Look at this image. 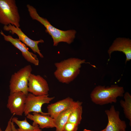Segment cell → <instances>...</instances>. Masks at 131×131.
Returning <instances> with one entry per match:
<instances>
[{
	"label": "cell",
	"instance_id": "6da1fadb",
	"mask_svg": "<svg viewBox=\"0 0 131 131\" xmlns=\"http://www.w3.org/2000/svg\"><path fill=\"white\" fill-rule=\"evenodd\" d=\"M26 6L32 19L37 21L45 27L46 32L51 36L53 39L54 46H57L61 42H65L69 44L73 42L76 33L75 30L63 31L55 28L47 19L40 16L34 7L29 4Z\"/></svg>",
	"mask_w": 131,
	"mask_h": 131
},
{
	"label": "cell",
	"instance_id": "7a4b0ae2",
	"mask_svg": "<svg viewBox=\"0 0 131 131\" xmlns=\"http://www.w3.org/2000/svg\"><path fill=\"white\" fill-rule=\"evenodd\" d=\"M85 59L71 57L54 65L56 69L55 77L60 82L68 84L73 81L80 74L82 65L86 63Z\"/></svg>",
	"mask_w": 131,
	"mask_h": 131
},
{
	"label": "cell",
	"instance_id": "3957f363",
	"mask_svg": "<svg viewBox=\"0 0 131 131\" xmlns=\"http://www.w3.org/2000/svg\"><path fill=\"white\" fill-rule=\"evenodd\" d=\"M124 90L123 87L117 85L110 86L98 85L91 91L90 98L95 104L102 105L112 103H116L118 97H123Z\"/></svg>",
	"mask_w": 131,
	"mask_h": 131
},
{
	"label": "cell",
	"instance_id": "277c9868",
	"mask_svg": "<svg viewBox=\"0 0 131 131\" xmlns=\"http://www.w3.org/2000/svg\"><path fill=\"white\" fill-rule=\"evenodd\" d=\"M20 16L15 0H0V23L20 26Z\"/></svg>",
	"mask_w": 131,
	"mask_h": 131
},
{
	"label": "cell",
	"instance_id": "5b68a950",
	"mask_svg": "<svg viewBox=\"0 0 131 131\" xmlns=\"http://www.w3.org/2000/svg\"><path fill=\"white\" fill-rule=\"evenodd\" d=\"M32 71L31 66L28 65L11 75L9 82L10 94L21 92L26 95L28 94V79Z\"/></svg>",
	"mask_w": 131,
	"mask_h": 131
},
{
	"label": "cell",
	"instance_id": "8992f818",
	"mask_svg": "<svg viewBox=\"0 0 131 131\" xmlns=\"http://www.w3.org/2000/svg\"><path fill=\"white\" fill-rule=\"evenodd\" d=\"M55 98L54 97H49V95L35 96L29 93L26 96L24 113L27 115L31 112H36L44 115H49L47 113L43 112L42 105L48 104Z\"/></svg>",
	"mask_w": 131,
	"mask_h": 131
},
{
	"label": "cell",
	"instance_id": "52a82bcc",
	"mask_svg": "<svg viewBox=\"0 0 131 131\" xmlns=\"http://www.w3.org/2000/svg\"><path fill=\"white\" fill-rule=\"evenodd\" d=\"M49 88L48 83L40 75L32 74L28 80V91L35 96L48 94Z\"/></svg>",
	"mask_w": 131,
	"mask_h": 131
},
{
	"label": "cell",
	"instance_id": "ba28073f",
	"mask_svg": "<svg viewBox=\"0 0 131 131\" xmlns=\"http://www.w3.org/2000/svg\"><path fill=\"white\" fill-rule=\"evenodd\" d=\"M3 29L5 31H11L12 34H16L18 36V39L19 41L30 47L34 53H37L41 58L43 57V56L38 46L39 43L44 42L43 40H33L24 33L19 27H15L10 24L7 25H4Z\"/></svg>",
	"mask_w": 131,
	"mask_h": 131
},
{
	"label": "cell",
	"instance_id": "9c48e42d",
	"mask_svg": "<svg viewBox=\"0 0 131 131\" xmlns=\"http://www.w3.org/2000/svg\"><path fill=\"white\" fill-rule=\"evenodd\" d=\"M26 96L21 92L10 94L7 107L11 114L19 116L22 115L24 113Z\"/></svg>",
	"mask_w": 131,
	"mask_h": 131
},
{
	"label": "cell",
	"instance_id": "30bf717a",
	"mask_svg": "<svg viewBox=\"0 0 131 131\" xmlns=\"http://www.w3.org/2000/svg\"><path fill=\"white\" fill-rule=\"evenodd\" d=\"M107 115L108 122L105 131H122L126 130L125 122L119 117V112L116 110L115 106H112L109 109L105 111Z\"/></svg>",
	"mask_w": 131,
	"mask_h": 131
},
{
	"label": "cell",
	"instance_id": "8fae6325",
	"mask_svg": "<svg viewBox=\"0 0 131 131\" xmlns=\"http://www.w3.org/2000/svg\"><path fill=\"white\" fill-rule=\"evenodd\" d=\"M0 33L3 37L5 41L10 42L21 52L23 56L27 61L36 66L39 65V61L37 56L30 52L28 50V48L25 44L17 38H14L10 35H6L1 30Z\"/></svg>",
	"mask_w": 131,
	"mask_h": 131
},
{
	"label": "cell",
	"instance_id": "7c38bea8",
	"mask_svg": "<svg viewBox=\"0 0 131 131\" xmlns=\"http://www.w3.org/2000/svg\"><path fill=\"white\" fill-rule=\"evenodd\" d=\"M115 51L123 52L126 56L125 63L131 59V40L129 38H118L113 41L109 48L108 53L110 59L111 54Z\"/></svg>",
	"mask_w": 131,
	"mask_h": 131
},
{
	"label": "cell",
	"instance_id": "4fadbf2b",
	"mask_svg": "<svg viewBox=\"0 0 131 131\" xmlns=\"http://www.w3.org/2000/svg\"><path fill=\"white\" fill-rule=\"evenodd\" d=\"M28 119L33 121L32 125H38L41 129L56 128L54 120L49 115H44L39 113L33 112L26 116Z\"/></svg>",
	"mask_w": 131,
	"mask_h": 131
},
{
	"label": "cell",
	"instance_id": "5bb4252c",
	"mask_svg": "<svg viewBox=\"0 0 131 131\" xmlns=\"http://www.w3.org/2000/svg\"><path fill=\"white\" fill-rule=\"evenodd\" d=\"M74 101L72 98L68 97L51 103L47 107V113L51 117L54 119L60 113L70 107Z\"/></svg>",
	"mask_w": 131,
	"mask_h": 131
},
{
	"label": "cell",
	"instance_id": "9a60e30c",
	"mask_svg": "<svg viewBox=\"0 0 131 131\" xmlns=\"http://www.w3.org/2000/svg\"><path fill=\"white\" fill-rule=\"evenodd\" d=\"M82 104L81 102L74 101L70 107L62 112L54 119L56 126L55 131H62L72 111L78 106Z\"/></svg>",
	"mask_w": 131,
	"mask_h": 131
},
{
	"label": "cell",
	"instance_id": "2e32d148",
	"mask_svg": "<svg viewBox=\"0 0 131 131\" xmlns=\"http://www.w3.org/2000/svg\"><path fill=\"white\" fill-rule=\"evenodd\" d=\"M12 121L18 127L16 131H42L41 129L38 125L33 126L31 125L27 121L26 118L23 120H19L17 118L13 117Z\"/></svg>",
	"mask_w": 131,
	"mask_h": 131
},
{
	"label": "cell",
	"instance_id": "e0dca14e",
	"mask_svg": "<svg viewBox=\"0 0 131 131\" xmlns=\"http://www.w3.org/2000/svg\"><path fill=\"white\" fill-rule=\"evenodd\" d=\"M124 100L120 101V105L123 109V112L125 117L129 121L130 124L131 123V95L130 93L126 92L123 95Z\"/></svg>",
	"mask_w": 131,
	"mask_h": 131
},
{
	"label": "cell",
	"instance_id": "ac0fdd59",
	"mask_svg": "<svg viewBox=\"0 0 131 131\" xmlns=\"http://www.w3.org/2000/svg\"><path fill=\"white\" fill-rule=\"evenodd\" d=\"M82 104L77 107L70 114L67 122L78 125L82 120Z\"/></svg>",
	"mask_w": 131,
	"mask_h": 131
},
{
	"label": "cell",
	"instance_id": "d6986e66",
	"mask_svg": "<svg viewBox=\"0 0 131 131\" xmlns=\"http://www.w3.org/2000/svg\"><path fill=\"white\" fill-rule=\"evenodd\" d=\"M78 125L67 122L64 125L62 131H77Z\"/></svg>",
	"mask_w": 131,
	"mask_h": 131
},
{
	"label": "cell",
	"instance_id": "ffe728a7",
	"mask_svg": "<svg viewBox=\"0 0 131 131\" xmlns=\"http://www.w3.org/2000/svg\"><path fill=\"white\" fill-rule=\"evenodd\" d=\"M15 114H13L12 116L11 117L8 121L7 125L5 131H12V126L11 123L12 122V119L13 116L15 115Z\"/></svg>",
	"mask_w": 131,
	"mask_h": 131
},
{
	"label": "cell",
	"instance_id": "44dd1931",
	"mask_svg": "<svg viewBox=\"0 0 131 131\" xmlns=\"http://www.w3.org/2000/svg\"><path fill=\"white\" fill-rule=\"evenodd\" d=\"M12 131H16L15 126L14 125V123L12 121L11 123Z\"/></svg>",
	"mask_w": 131,
	"mask_h": 131
},
{
	"label": "cell",
	"instance_id": "7402d4cb",
	"mask_svg": "<svg viewBox=\"0 0 131 131\" xmlns=\"http://www.w3.org/2000/svg\"><path fill=\"white\" fill-rule=\"evenodd\" d=\"M83 131H91L90 130H87L86 129H84L83 130ZM105 131V129H103V130L100 131Z\"/></svg>",
	"mask_w": 131,
	"mask_h": 131
},
{
	"label": "cell",
	"instance_id": "603a6c76",
	"mask_svg": "<svg viewBox=\"0 0 131 131\" xmlns=\"http://www.w3.org/2000/svg\"><path fill=\"white\" fill-rule=\"evenodd\" d=\"M0 131H4L2 130L1 128L0 127Z\"/></svg>",
	"mask_w": 131,
	"mask_h": 131
},
{
	"label": "cell",
	"instance_id": "cb8c5ba5",
	"mask_svg": "<svg viewBox=\"0 0 131 131\" xmlns=\"http://www.w3.org/2000/svg\"><path fill=\"white\" fill-rule=\"evenodd\" d=\"M126 131V130H124V131Z\"/></svg>",
	"mask_w": 131,
	"mask_h": 131
}]
</instances>
